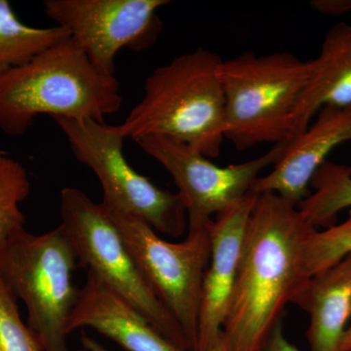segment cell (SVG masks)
<instances>
[{
  "label": "cell",
  "instance_id": "cell-5",
  "mask_svg": "<svg viewBox=\"0 0 351 351\" xmlns=\"http://www.w3.org/2000/svg\"><path fill=\"white\" fill-rule=\"evenodd\" d=\"M77 257L61 226L43 234L24 230L0 246V278L24 302L27 326L44 351H69L68 324L80 290Z\"/></svg>",
  "mask_w": 351,
  "mask_h": 351
},
{
  "label": "cell",
  "instance_id": "cell-20",
  "mask_svg": "<svg viewBox=\"0 0 351 351\" xmlns=\"http://www.w3.org/2000/svg\"><path fill=\"white\" fill-rule=\"evenodd\" d=\"M0 351H44L21 318L18 300L0 278Z\"/></svg>",
  "mask_w": 351,
  "mask_h": 351
},
{
  "label": "cell",
  "instance_id": "cell-10",
  "mask_svg": "<svg viewBox=\"0 0 351 351\" xmlns=\"http://www.w3.org/2000/svg\"><path fill=\"white\" fill-rule=\"evenodd\" d=\"M135 142L169 173L188 215L204 218H213L243 200L263 171L277 162L286 144L272 145L263 156L246 162L219 166L169 138L147 136Z\"/></svg>",
  "mask_w": 351,
  "mask_h": 351
},
{
  "label": "cell",
  "instance_id": "cell-12",
  "mask_svg": "<svg viewBox=\"0 0 351 351\" xmlns=\"http://www.w3.org/2000/svg\"><path fill=\"white\" fill-rule=\"evenodd\" d=\"M257 197L249 193L210 221L211 257L203 281L196 351H206L223 331Z\"/></svg>",
  "mask_w": 351,
  "mask_h": 351
},
{
  "label": "cell",
  "instance_id": "cell-11",
  "mask_svg": "<svg viewBox=\"0 0 351 351\" xmlns=\"http://www.w3.org/2000/svg\"><path fill=\"white\" fill-rule=\"evenodd\" d=\"M348 142H351V107L322 108L313 123L286 142L271 171L258 177L249 193H272L299 206L309 195L313 178L328 156Z\"/></svg>",
  "mask_w": 351,
  "mask_h": 351
},
{
  "label": "cell",
  "instance_id": "cell-16",
  "mask_svg": "<svg viewBox=\"0 0 351 351\" xmlns=\"http://www.w3.org/2000/svg\"><path fill=\"white\" fill-rule=\"evenodd\" d=\"M69 38L64 27H34L20 21L7 0H0V75L31 61Z\"/></svg>",
  "mask_w": 351,
  "mask_h": 351
},
{
  "label": "cell",
  "instance_id": "cell-13",
  "mask_svg": "<svg viewBox=\"0 0 351 351\" xmlns=\"http://www.w3.org/2000/svg\"><path fill=\"white\" fill-rule=\"evenodd\" d=\"M91 328L128 351H186L171 343L142 313L88 271L68 324V334Z\"/></svg>",
  "mask_w": 351,
  "mask_h": 351
},
{
  "label": "cell",
  "instance_id": "cell-18",
  "mask_svg": "<svg viewBox=\"0 0 351 351\" xmlns=\"http://www.w3.org/2000/svg\"><path fill=\"white\" fill-rule=\"evenodd\" d=\"M31 193V182L22 164L0 154V246L25 230L20 205Z\"/></svg>",
  "mask_w": 351,
  "mask_h": 351
},
{
  "label": "cell",
  "instance_id": "cell-9",
  "mask_svg": "<svg viewBox=\"0 0 351 351\" xmlns=\"http://www.w3.org/2000/svg\"><path fill=\"white\" fill-rule=\"evenodd\" d=\"M168 0H46L44 12L64 27L91 63L114 75L123 48L141 52L156 44L163 29L158 15Z\"/></svg>",
  "mask_w": 351,
  "mask_h": 351
},
{
  "label": "cell",
  "instance_id": "cell-14",
  "mask_svg": "<svg viewBox=\"0 0 351 351\" xmlns=\"http://www.w3.org/2000/svg\"><path fill=\"white\" fill-rule=\"evenodd\" d=\"M292 304L309 316L311 351H339L351 322V254L302 284Z\"/></svg>",
  "mask_w": 351,
  "mask_h": 351
},
{
  "label": "cell",
  "instance_id": "cell-1",
  "mask_svg": "<svg viewBox=\"0 0 351 351\" xmlns=\"http://www.w3.org/2000/svg\"><path fill=\"white\" fill-rule=\"evenodd\" d=\"M316 228L280 196L258 195L223 332L230 351H260L302 284L304 242Z\"/></svg>",
  "mask_w": 351,
  "mask_h": 351
},
{
  "label": "cell",
  "instance_id": "cell-17",
  "mask_svg": "<svg viewBox=\"0 0 351 351\" xmlns=\"http://www.w3.org/2000/svg\"><path fill=\"white\" fill-rule=\"evenodd\" d=\"M313 193L298 206L314 228H329L341 211L351 208V167L327 161L313 178Z\"/></svg>",
  "mask_w": 351,
  "mask_h": 351
},
{
  "label": "cell",
  "instance_id": "cell-24",
  "mask_svg": "<svg viewBox=\"0 0 351 351\" xmlns=\"http://www.w3.org/2000/svg\"><path fill=\"white\" fill-rule=\"evenodd\" d=\"M206 351H230V346L226 343L223 331L219 334L218 339L210 346V348Z\"/></svg>",
  "mask_w": 351,
  "mask_h": 351
},
{
  "label": "cell",
  "instance_id": "cell-19",
  "mask_svg": "<svg viewBox=\"0 0 351 351\" xmlns=\"http://www.w3.org/2000/svg\"><path fill=\"white\" fill-rule=\"evenodd\" d=\"M351 254V208L348 218L326 230H313L302 252V272L306 279L334 267Z\"/></svg>",
  "mask_w": 351,
  "mask_h": 351
},
{
  "label": "cell",
  "instance_id": "cell-8",
  "mask_svg": "<svg viewBox=\"0 0 351 351\" xmlns=\"http://www.w3.org/2000/svg\"><path fill=\"white\" fill-rule=\"evenodd\" d=\"M73 156L96 175L104 206L144 221L157 233L180 237L188 230V211L179 193L161 189L134 169L117 126L92 119H54Z\"/></svg>",
  "mask_w": 351,
  "mask_h": 351
},
{
  "label": "cell",
  "instance_id": "cell-2",
  "mask_svg": "<svg viewBox=\"0 0 351 351\" xmlns=\"http://www.w3.org/2000/svg\"><path fill=\"white\" fill-rule=\"evenodd\" d=\"M122 101L115 75L97 69L69 36L0 75V130L23 135L39 115L105 123Z\"/></svg>",
  "mask_w": 351,
  "mask_h": 351
},
{
  "label": "cell",
  "instance_id": "cell-25",
  "mask_svg": "<svg viewBox=\"0 0 351 351\" xmlns=\"http://www.w3.org/2000/svg\"><path fill=\"white\" fill-rule=\"evenodd\" d=\"M339 351H351V322L343 336Z\"/></svg>",
  "mask_w": 351,
  "mask_h": 351
},
{
  "label": "cell",
  "instance_id": "cell-26",
  "mask_svg": "<svg viewBox=\"0 0 351 351\" xmlns=\"http://www.w3.org/2000/svg\"><path fill=\"white\" fill-rule=\"evenodd\" d=\"M6 154V152L2 151V149H0V154Z\"/></svg>",
  "mask_w": 351,
  "mask_h": 351
},
{
  "label": "cell",
  "instance_id": "cell-7",
  "mask_svg": "<svg viewBox=\"0 0 351 351\" xmlns=\"http://www.w3.org/2000/svg\"><path fill=\"white\" fill-rule=\"evenodd\" d=\"M61 226L78 262L123 298L171 343L189 351L184 332L145 280L119 228L101 203L75 188L60 198Z\"/></svg>",
  "mask_w": 351,
  "mask_h": 351
},
{
  "label": "cell",
  "instance_id": "cell-6",
  "mask_svg": "<svg viewBox=\"0 0 351 351\" xmlns=\"http://www.w3.org/2000/svg\"><path fill=\"white\" fill-rule=\"evenodd\" d=\"M101 206L154 294L181 327L189 351H196L203 281L211 257L212 218L188 215L186 239L174 243L161 239L142 219Z\"/></svg>",
  "mask_w": 351,
  "mask_h": 351
},
{
  "label": "cell",
  "instance_id": "cell-4",
  "mask_svg": "<svg viewBox=\"0 0 351 351\" xmlns=\"http://www.w3.org/2000/svg\"><path fill=\"white\" fill-rule=\"evenodd\" d=\"M311 62L290 52L247 51L218 68L226 106V138L239 151L293 138L292 119Z\"/></svg>",
  "mask_w": 351,
  "mask_h": 351
},
{
  "label": "cell",
  "instance_id": "cell-22",
  "mask_svg": "<svg viewBox=\"0 0 351 351\" xmlns=\"http://www.w3.org/2000/svg\"><path fill=\"white\" fill-rule=\"evenodd\" d=\"M313 6L321 13L338 15L351 11V0H318L313 2Z\"/></svg>",
  "mask_w": 351,
  "mask_h": 351
},
{
  "label": "cell",
  "instance_id": "cell-21",
  "mask_svg": "<svg viewBox=\"0 0 351 351\" xmlns=\"http://www.w3.org/2000/svg\"><path fill=\"white\" fill-rule=\"evenodd\" d=\"M260 351H302L291 343L284 335L282 321L279 322L269 335Z\"/></svg>",
  "mask_w": 351,
  "mask_h": 351
},
{
  "label": "cell",
  "instance_id": "cell-3",
  "mask_svg": "<svg viewBox=\"0 0 351 351\" xmlns=\"http://www.w3.org/2000/svg\"><path fill=\"white\" fill-rule=\"evenodd\" d=\"M221 59L205 48L186 53L147 76L144 95L117 128L124 138L156 136L217 158L226 140Z\"/></svg>",
  "mask_w": 351,
  "mask_h": 351
},
{
  "label": "cell",
  "instance_id": "cell-15",
  "mask_svg": "<svg viewBox=\"0 0 351 351\" xmlns=\"http://www.w3.org/2000/svg\"><path fill=\"white\" fill-rule=\"evenodd\" d=\"M308 82L293 115V138L326 107H351V22L332 25L319 55L311 60Z\"/></svg>",
  "mask_w": 351,
  "mask_h": 351
},
{
  "label": "cell",
  "instance_id": "cell-23",
  "mask_svg": "<svg viewBox=\"0 0 351 351\" xmlns=\"http://www.w3.org/2000/svg\"><path fill=\"white\" fill-rule=\"evenodd\" d=\"M82 348L80 351H110L105 346L97 343L95 339L83 335L82 339Z\"/></svg>",
  "mask_w": 351,
  "mask_h": 351
}]
</instances>
